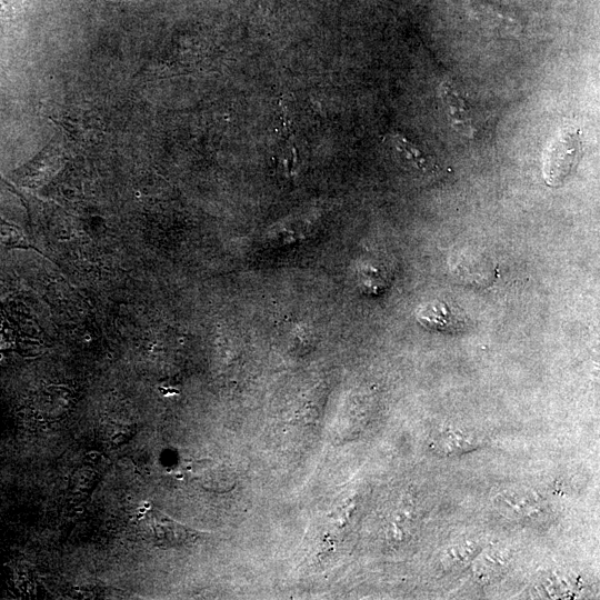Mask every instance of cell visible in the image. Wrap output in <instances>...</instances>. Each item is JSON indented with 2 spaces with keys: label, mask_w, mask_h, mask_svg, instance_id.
<instances>
[{
  "label": "cell",
  "mask_w": 600,
  "mask_h": 600,
  "mask_svg": "<svg viewBox=\"0 0 600 600\" xmlns=\"http://www.w3.org/2000/svg\"><path fill=\"white\" fill-rule=\"evenodd\" d=\"M581 153V131L574 128L562 130L544 152L542 172L546 183L561 184L578 164Z\"/></svg>",
  "instance_id": "cell-1"
},
{
  "label": "cell",
  "mask_w": 600,
  "mask_h": 600,
  "mask_svg": "<svg viewBox=\"0 0 600 600\" xmlns=\"http://www.w3.org/2000/svg\"><path fill=\"white\" fill-rule=\"evenodd\" d=\"M416 316L423 327L441 332H457L466 324L462 312L441 300L424 302Z\"/></svg>",
  "instance_id": "cell-2"
},
{
  "label": "cell",
  "mask_w": 600,
  "mask_h": 600,
  "mask_svg": "<svg viewBox=\"0 0 600 600\" xmlns=\"http://www.w3.org/2000/svg\"><path fill=\"white\" fill-rule=\"evenodd\" d=\"M58 158L57 149L51 144H48L29 163L16 170L12 180L19 186L34 187L43 177H46V174H48V170L50 171L53 169Z\"/></svg>",
  "instance_id": "cell-3"
},
{
  "label": "cell",
  "mask_w": 600,
  "mask_h": 600,
  "mask_svg": "<svg viewBox=\"0 0 600 600\" xmlns=\"http://www.w3.org/2000/svg\"><path fill=\"white\" fill-rule=\"evenodd\" d=\"M441 99L446 103L453 127L470 134L472 130L471 119L473 117L471 103L449 82L441 86Z\"/></svg>",
  "instance_id": "cell-4"
},
{
  "label": "cell",
  "mask_w": 600,
  "mask_h": 600,
  "mask_svg": "<svg viewBox=\"0 0 600 600\" xmlns=\"http://www.w3.org/2000/svg\"><path fill=\"white\" fill-rule=\"evenodd\" d=\"M392 140L397 150L421 174L434 177L440 172V164L432 154L423 151L402 136H394Z\"/></svg>",
  "instance_id": "cell-5"
},
{
  "label": "cell",
  "mask_w": 600,
  "mask_h": 600,
  "mask_svg": "<svg viewBox=\"0 0 600 600\" xmlns=\"http://www.w3.org/2000/svg\"><path fill=\"white\" fill-rule=\"evenodd\" d=\"M0 247L40 252L19 227L2 218H0Z\"/></svg>",
  "instance_id": "cell-6"
},
{
  "label": "cell",
  "mask_w": 600,
  "mask_h": 600,
  "mask_svg": "<svg viewBox=\"0 0 600 600\" xmlns=\"http://www.w3.org/2000/svg\"><path fill=\"white\" fill-rule=\"evenodd\" d=\"M490 261L482 257L476 256H463L454 261L453 270L454 272L463 280L471 279L473 270L478 269L487 274H494L496 271L490 268Z\"/></svg>",
  "instance_id": "cell-7"
}]
</instances>
